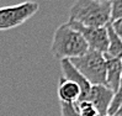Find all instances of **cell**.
Wrapping results in <instances>:
<instances>
[{
  "mask_svg": "<svg viewBox=\"0 0 122 116\" xmlns=\"http://www.w3.org/2000/svg\"><path fill=\"white\" fill-rule=\"evenodd\" d=\"M61 70H62L63 78L68 79V80L74 82V83H76L79 86H80L81 96H80V99H79L78 103L86 100V98L89 95V91L91 89V84L80 73H79V70L73 66V64H71V62L69 59H61Z\"/></svg>",
  "mask_w": 122,
  "mask_h": 116,
  "instance_id": "52a82bcc",
  "label": "cell"
},
{
  "mask_svg": "<svg viewBox=\"0 0 122 116\" xmlns=\"http://www.w3.org/2000/svg\"><path fill=\"white\" fill-rule=\"evenodd\" d=\"M51 51L59 59H73L86 53L89 46L81 33L66 22L54 31Z\"/></svg>",
  "mask_w": 122,
  "mask_h": 116,
  "instance_id": "7a4b0ae2",
  "label": "cell"
},
{
  "mask_svg": "<svg viewBox=\"0 0 122 116\" xmlns=\"http://www.w3.org/2000/svg\"><path fill=\"white\" fill-rule=\"evenodd\" d=\"M121 106H122V78H121V82H120V85H118L117 90L113 93V99H112V103L110 105V109H109L107 115L112 116Z\"/></svg>",
  "mask_w": 122,
  "mask_h": 116,
  "instance_id": "8fae6325",
  "label": "cell"
},
{
  "mask_svg": "<svg viewBox=\"0 0 122 116\" xmlns=\"http://www.w3.org/2000/svg\"><path fill=\"white\" fill-rule=\"evenodd\" d=\"M40 5L36 1L26 0L20 4L0 8V31L15 28L25 24L38 11Z\"/></svg>",
  "mask_w": 122,
  "mask_h": 116,
  "instance_id": "277c9868",
  "label": "cell"
},
{
  "mask_svg": "<svg viewBox=\"0 0 122 116\" xmlns=\"http://www.w3.org/2000/svg\"><path fill=\"white\" fill-rule=\"evenodd\" d=\"M69 21L88 27H105L111 22V3L105 0H75L69 10Z\"/></svg>",
  "mask_w": 122,
  "mask_h": 116,
  "instance_id": "6da1fadb",
  "label": "cell"
},
{
  "mask_svg": "<svg viewBox=\"0 0 122 116\" xmlns=\"http://www.w3.org/2000/svg\"><path fill=\"white\" fill-rule=\"evenodd\" d=\"M69 61L91 85H106V57L104 53L89 49L85 54Z\"/></svg>",
  "mask_w": 122,
  "mask_h": 116,
  "instance_id": "3957f363",
  "label": "cell"
},
{
  "mask_svg": "<svg viewBox=\"0 0 122 116\" xmlns=\"http://www.w3.org/2000/svg\"><path fill=\"white\" fill-rule=\"evenodd\" d=\"M75 106H76V110L79 112V116H99L96 109L88 100L80 101V103L75 104Z\"/></svg>",
  "mask_w": 122,
  "mask_h": 116,
  "instance_id": "7c38bea8",
  "label": "cell"
},
{
  "mask_svg": "<svg viewBox=\"0 0 122 116\" xmlns=\"http://www.w3.org/2000/svg\"><path fill=\"white\" fill-rule=\"evenodd\" d=\"M68 24L80 32L84 40L86 41L89 49H94L97 52L106 53L107 47H109V36H107V28L105 27H88L84 26L75 21H68Z\"/></svg>",
  "mask_w": 122,
  "mask_h": 116,
  "instance_id": "5b68a950",
  "label": "cell"
},
{
  "mask_svg": "<svg viewBox=\"0 0 122 116\" xmlns=\"http://www.w3.org/2000/svg\"><path fill=\"white\" fill-rule=\"evenodd\" d=\"M112 116H122V106H121V107H120L118 110H117L116 112H115Z\"/></svg>",
  "mask_w": 122,
  "mask_h": 116,
  "instance_id": "2e32d148",
  "label": "cell"
},
{
  "mask_svg": "<svg viewBox=\"0 0 122 116\" xmlns=\"http://www.w3.org/2000/svg\"><path fill=\"white\" fill-rule=\"evenodd\" d=\"M105 1H109V3H111V1H113V0H105Z\"/></svg>",
  "mask_w": 122,
  "mask_h": 116,
  "instance_id": "ac0fdd59",
  "label": "cell"
},
{
  "mask_svg": "<svg viewBox=\"0 0 122 116\" xmlns=\"http://www.w3.org/2000/svg\"><path fill=\"white\" fill-rule=\"evenodd\" d=\"M57 90H58L59 103L63 104H76L81 96L80 86L76 83L68 80L63 77L58 83V89Z\"/></svg>",
  "mask_w": 122,
  "mask_h": 116,
  "instance_id": "ba28073f",
  "label": "cell"
},
{
  "mask_svg": "<svg viewBox=\"0 0 122 116\" xmlns=\"http://www.w3.org/2000/svg\"><path fill=\"white\" fill-rule=\"evenodd\" d=\"M106 116H109V115H106Z\"/></svg>",
  "mask_w": 122,
  "mask_h": 116,
  "instance_id": "d6986e66",
  "label": "cell"
},
{
  "mask_svg": "<svg viewBox=\"0 0 122 116\" xmlns=\"http://www.w3.org/2000/svg\"><path fill=\"white\" fill-rule=\"evenodd\" d=\"M113 99V91L106 85H91L86 100L96 109L99 116H106ZM85 101V100H84Z\"/></svg>",
  "mask_w": 122,
  "mask_h": 116,
  "instance_id": "8992f818",
  "label": "cell"
},
{
  "mask_svg": "<svg viewBox=\"0 0 122 116\" xmlns=\"http://www.w3.org/2000/svg\"><path fill=\"white\" fill-rule=\"evenodd\" d=\"M122 78V68L120 58L106 57V86L113 93L117 90Z\"/></svg>",
  "mask_w": 122,
  "mask_h": 116,
  "instance_id": "9c48e42d",
  "label": "cell"
},
{
  "mask_svg": "<svg viewBox=\"0 0 122 116\" xmlns=\"http://www.w3.org/2000/svg\"><path fill=\"white\" fill-rule=\"evenodd\" d=\"M61 104V114L62 116H79L75 104Z\"/></svg>",
  "mask_w": 122,
  "mask_h": 116,
  "instance_id": "5bb4252c",
  "label": "cell"
},
{
  "mask_svg": "<svg viewBox=\"0 0 122 116\" xmlns=\"http://www.w3.org/2000/svg\"><path fill=\"white\" fill-rule=\"evenodd\" d=\"M120 62H121V68H122V57L120 58Z\"/></svg>",
  "mask_w": 122,
  "mask_h": 116,
  "instance_id": "e0dca14e",
  "label": "cell"
},
{
  "mask_svg": "<svg viewBox=\"0 0 122 116\" xmlns=\"http://www.w3.org/2000/svg\"><path fill=\"white\" fill-rule=\"evenodd\" d=\"M106 28H107V36H109V47H107L105 57L121 58L122 57V40L112 30L111 22L106 25Z\"/></svg>",
  "mask_w": 122,
  "mask_h": 116,
  "instance_id": "30bf717a",
  "label": "cell"
},
{
  "mask_svg": "<svg viewBox=\"0 0 122 116\" xmlns=\"http://www.w3.org/2000/svg\"><path fill=\"white\" fill-rule=\"evenodd\" d=\"M122 17V0L111 1V21Z\"/></svg>",
  "mask_w": 122,
  "mask_h": 116,
  "instance_id": "4fadbf2b",
  "label": "cell"
},
{
  "mask_svg": "<svg viewBox=\"0 0 122 116\" xmlns=\"http://www.w3.org/2000/svg\"><path fill=\"white\" fill-rule=\"evenodd\" d=\"M111 27L116 32V35L122 40V17L115 20V21H111Z\"/></svg>",
  "mask_w": 122,
  "mask_h": 116,
  "instance_id": "9a60e30c",
  "label": "cell"
}]
</instances>
